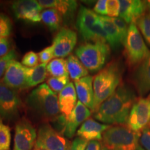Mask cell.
<instances>
[{
	"instance_id": "cell-39",
	"label": "cell",
	"mask_w": 150,
	"mask_h": 150,
	"mask_svg": "<svg viewBox=\"0 0 150 150\" xmlns=\"http://www.w3.org/2000/svg\"><path fill=\"white\" fill-rule=\"evenodd\" d=\"M94 12L102 16H107V0H99L95 4Z\"/></svg>"
},
{
	"instance_id": "cell-10",
	"label": "cell",
	"mask_w": 150,
	"mask_h": 150,
	"mask_svg": "<svg viewBox=\"0 0 150 150\" xmlns=\"http://www.w3.org/2000/svg\"><path fill=\"white\" fill-rule=\"evenodd\" d=\"M36 139V131L31 123L25 118L20 120L16 125L13 150H31Z\"/></svg>"
},
{
	"instance_id": "cell-7",
	"label": "cell",
	"mask_w": 150,
	"mask_h": 150,
	"mask_svg": "<svg viewBox=\"0 0 150 150\" xmlns=\"http://www.w3.org/2000/svg\"><path fill=\"white\" fill-rule=\"evenodd\" d=\"M70 143L61 133L49 123L40 127L37 134L35 149L45 150H68Z\"/></svg>"
},
{
	"instance_id": "cell-41",
	"label": "cell",
	"mask_w": 150,
	"mask_h": 150,
	"mask_svg": "<svg viewBox=\"0 0 150 150\" xmlns=\"http://www.w3.org/2000/svg\"><path fill=\"white\" fill-rule=\"evenodd\" d=\"M147 8L149 9V12H150V0L147 1Z\"/></svg>"
},
{
	"instance_id": "cell-16",
	"label": "cell",
	"mask_w": 150,
	"mask_h": 150,
	"mask_svg": "<svg viewBox=\"0 0 150 150\" xmlns=\"http://www.w3.org/2000/svg\"><path fill=\"white\" fill-rule=\"evenodd\" d=\"M93 79V76L88 75L74 81L75 89L79 101L88 108L92 112L94 110L95 104Z\"/></svg>"
},
{
	"instance_id": "cell-43",
	"label": "cell",
	"mask_w": 150,
	"mask_h": 150,
	"mask_svg": "<svg viewBox=\"0 0 150 150\" xmlns=\"http://www.w3.org/2000/svg\"><path fill=\"white\" fill-rule=\"evenodd\" d=\"M35 150H45V149H35Z\"/></svg>"
},
{
	"instance_id": "cell-21",
	"label": "cell",
	"mask_w": 150,
	"mask_h": 150,
	"mask_svg": "<svg viewBox=\"0 0 150 150\" xmlns=\"http://www.w3.org/2000/svg\"><path fill=\"white\" fill-rule=\"evenodd\" d=\"M135 85L140 95L143 96L150 91V54L140 63L134 76Z\"/></svg>"
},
{
	"instance_id": "cell-38",
	"label": "cell",
	"mask_w": 150,
	"mask_h": 150,
	"mask_svg": "<svg viewBox=\"0 0 150 150\" xmlns=\"http://www.w3.org/2000/svg\"><path fill=\"white\" fill-rule=\"evenodd\" d=\"M11 47V42L8 38H0V58L7 55L13 50Z\"/></svg>"
},
{
	"instance_id": "cell-31",
	"label": "cell",
	"mask_w": 150,
	"mask_h": 150,
	"mask_svg": "<svg viewBox=\"0 0 150 150\" xmlns=\"http://www.w3.org/2000/svg\"><path fill=\"white\" fill-rule=\"evenodd\" d=\"M112 19L115 24L116 27H117L118 32H119L120 36L121 44L123 45L125 41V39L127 38V33H128L129 26L127 25V22L123 19L120 18V17H117V18H112Z\"/></svg>"
},
{
	"instance_id": "cell-22",
	"label": "cell",
	"mask_w": 150,
	"mask_h": 150,
	"mask_svg": "<svg viewBox=\"0 0 150 150\" xmlns=\"http://www.w3.org/2000/svg\"><path fill=\"white\" fill-rule=\"evenodd\" d=\"M99 17L101 24L107 35L108 45L112 49L117 48L121 44L120 36L112 18L99 15Z\"/></svg>"
},
{
	"instance_id": "cell-18",
	"label": "cell",
	"mask_w": 150,
	"mask_h": 150,
	"mask_svg": "<svg viewBox=\"0 0 150 150\" xmlns=\"http://www.w3.org/2000/svg\"><path fill=\"white\" fill-rule=\"evenodd\" d=\"M99 21V15L91 9L81 6L76 18V26L83 40Z\"/></svg>"
},
{
	"instance_id": "cell-9",
	"label": "cell",
	"mask_w": 150,
	"mask_h": 150,
	"mask_svg": "<svg viewBox=\"0 0 150 150\" xmlns=\"http://www.w3.org/2000/svg\"><path fill=\"white\" fill-rule=\"evenodd\" d=\"M150 125V99L137 100L129 113L127 125L135 132L140 133Z\"/></svg>"
},
{
	"instance_id": "cell-23",
	"label": "cell",
	"mask_w": 150,
	"mask_h": 150,
	"mask_svg": "<svg viewBox=\"0 0 150 150\" xmlns=\"http://www.w3.org/2000/svg\"><path fill=\"white\" fill-rule=\"evenodd\" d=\"M27 81L25 88L36 86L46 79L47 75V64L40 63L33 67H27Z\"/></svg>"
},
{
	"instance_id": "cell-42",
	"label": "cell",
	"mask_w": 150,
	"mask_h": 150,
	"mask_svg": "<svg viewBox=\"0 0 150 150\" xmlns=\"http://www.w3.org/2000/svg\"><path fill=\"white\" fill-rule=\"evenodd\" d=\"M147 98H148V99H150V94H149V95H148Z\"/></svg>"
},
{
	"instance_id": "cell-35",
	"label": "cell",
	"mask_w": 150,
	"mask_h": 150,
	"mask_svg": "<svg viewBox=\"0 0 150 150\" xmlns=\"http://www.w3.org/2000/svg\"><path fill=\"white\" fill-rule=\"evenodd\" d=\"M39 61L40 63H45L47 64V63H50L52 61V59L54 57V47L52 45L47 47L42 51H40L38 53Z\"/></svg>"
},
{
	"instance_id": "cell-13",
	"label": "cell",
	"mask_w": 150,
	"mask_h": 150,
	"mask_svg": "<svg viewBox=\"0 0 150 150\" xmlns=\"http://www.w3.org/2000/svg\"><path fill=\"white\" fill-rule=\"evenodd\" d=\"M25 67L16 59L9 62L2 82L11 88L18 91L25 88L27 74Z\"/></svg>"
},
{
	"instance_id": "cell-36",
	"label": "cell",
	"mask_w": 150,
	"mask_h": 150,
	"mask_svg": "<svg viewBox=\"0 0 150 150\" xmlns=\"http://www.w3.org/2000/svg\"><path fill=\"white\" fill-rule=\"evenodd\" d=\"M139 141L145 150H150V129L146 128L139 133Z\"/></svg>"
},
{
	"instance_id": "cell-25",
	"label": "cell",
	"mask_w": 150,
	"mask_h": 150,
	"mask_svg": "<svg viewBox=\"0 0 150 150\" xmlns=\"http://www.w3.org/2000/svg\"><path fill=\"white\" fill-rule=\"evenodd\" d=\"M41 19L43 23L52 31L60 29L63 20L59 13L54 8H47L42 11Z\"/></svg>"
},
{
	"instance_id": "cell-28",
	"label": "cell",
	"mask_w": 150,
	"mask_h": 150,
	"mask_svg": "<svg viewBox=\"0 0 150 150\" xmlns=\"http://www.w3.org/2000/svg\"><path fill=\"white\" fill-rule=\"evenodd\" d=\"M136 24L146 42L150 46V12L145 13L142 15L137 20Z\"/></svg>"
},
{
	"instance_id": "cell-5",
	"label": "cell",
	"mask_w": 150,
	"mask_h": 150,
	"mask_svg": "<svg viewBox=\"0 0 150 150\" xmlns=\"http://www.w3.org/2000/svg\"><path fill=\"white\" fill-rule=\"evenodd\" d=\"M107 43L86 42L76 48L75 54L86 69L91 72H99L110 56Z\"/></svg>"
},
{
	"instance_id": "cell-32",
	"label": "cell",
	"mask_w": 150,
	"mask_h": 150,
	"mask_svg": "<svg viewBox=\"0 0 150 150\" xmlns=\"http://www.w3.org/2000/svg\"><path fill=\"white\" fill-rule=\"evenodd\" d=\"M16 57L17 53L16 50L13 49L7 55L0 58V79L4 75L9 62L12 61V60L16 59Z\"/></svg>"
},
{
	"instance_id": "cell-8",
	"label": "cell",
	"mask_w": 150,
	"mask_h": 150,
	"mask_svg": "<svg viewBox=\"0 0 150 150\" xmlns=\"http://www.w3.org/2000/svg\"><path fill=\"white\" fill-rule=\"evenodd\" d=\"M22 105L17 91L0 81V117L6 121L16 120L20 115Z\"/></svg>"
},
{
	"instance_id": "cell-17",
	"label": "cell",
	"mask_w": 150,
	"mask_h": 150,
	"mask_svg": "<svg viewBox=\"0 0 150 150\" xmlns=\"http://www.w3.org/2000/svg\"><path fill=\"white\" fill-rule=\"evenodd\" d=\"M110 127L108 125L99 123L93 118H88L78 129L76 135L88 142L94 140L99 141L102 140L103 134Z\"/></svg>"
},
{
	"instance_id": "cell-2",
	"label": "cell",
	"mask_w": 150,
	"mask_h": 150,
	"mask_svg": "<svg viewBox=\"0 0 150 150\" xmlns=\"http://www.w3.org/2000/svg\"><path fill=\"white\" fill-rule=\"evenodd\" d=\"M26 103L35 114L45 120L52 122L61 114L58 96L47 83L40 84L33 90Z\"/></svg>"
},
{
	"instance_id": "cell-1",
	"label": "cell",
	"mask_w": 150,
	"mask_h": 150,
	"mask_svg": "<svg viewBox=\"0 0 150 150\" xmlns=\"http://www.w3.org/2000/svg\"><path fill=\"white\" fill-rule=\"evenodd\" d=\"M136 101L134 91L129 86L120 85L99 106L94 117L105 125H126L131 108Z\"/></svg>"
},
{
	"instance_id": "cell-14",
	"label": "cell",
	"mask_w": 150,
	"mask_h": 150,
	"mask_svg": "<svg viewBox=\"0 0 150 150\" xmlns=\"http://www.w3.org/2000/svg\"><path fill=\"white\" fill-rule=\"evenodd\" d=\"M91 114V110L78 101L72 112L67 117V124L63 135L68 138H72L77 131L78 127L87 120Z\"/></svg>"
},
{
	"instance_id": "cell-40",
	"label": "cell",
	"mask_w": 150,
	"mask_h": 150,
	"mask_svg": "<svg viewBox=\"0 0 150 150\" xmlns=\"http://www.w3.org/2000/svg\"><path fill=\"white\" fill-rule=\"evenodd\" d=\"M86 150H110L103 144L102 142L97 141H90L87 146Z\"/></svg>"
},
{
	"instance_id": "cell-6",
	"label": "cell",
	"mask_w": 150,
	"mask_h": 150,
	"mask_svg": "<svg viewBox=\"0 0 150 150\" xmlns=\"http://www.w3.org/2000/svg\"><path fill=\"white\" fill-rule=\"evenodd\" d=\"M123 45L125 47V56L129 65L131 66L142 63L150 54V50L144 42L136 23L129 24Z\"/></svg>"
},
{
	"instance_id": "cell-4",
	"label": "cell",
	"mask_w": 150,
	"mask_h": 150,
	"mask_svg": "<svg viewBox=\"0 0 150 150\" xmlns=\"http://www.w3.org/2000/svg\"><path fill=\"white\" fill-rule=\"evenodd\" d=\"M139 136L127 125H115L103 134L102 142L110 150H145L140 145Z\"/></svg>"
},
{
	"instance_id": "cell-19",
	"label": "cell",
	"mask_w": 150,
	"mask_h": 150,
	"mask_svg": "<svg viewBox=\"0 0 150 150\" xmlns=\"http://www.w3.org/2000/svg\"><path fill=\"white\" fill-rule=\"evenodd\" d=\"M42 8H54L62 18L70 20L72 19L77 9V2L74 0H39Z\"/></svg>"
},
{
	"instance_id": "cell-37",
	"label": "cell",
	"mask_w": 150,
	"mask_h": 150,
	"mask_svg": "<svg viewBox=\"0 0 150 150\" xmlns=\"http://www.w3.org/2000/svg\"><path fill=\"white\" fill-rule=\"evenodd\" d=\"M88 141L81 137H76L71 142L68 150H86Z\"/></svg>"
},
{
	"instance_id": "cell-27",
	"label": "cell",
	"mask_w": 150,
	"mask_h": 150,
	"mask_svg": "<svg viewBox=\"0 0 150 150\" xmlns=\"http://www.w3.org/2000/svg\"><path fill=\"white\" fill-rule=\"evenodd\" d=\"M11 142V129L0 117V150H10Z\"/></svg>"
},
{
	"instance_id": "cell-11",
	"label": "cell",
	"mask_w": 150,
	"mask_h": 150,
	"mask_svg": "<svg viewBox=\"0 0 150 150\" xmlns=\"http://www.w3.org/2000/svg\"><path fill=\"white\" fill-rule=\"evenodd\" d=\"M11 9L18 20L30 23H38L42 21L41 13L42 8L35 0L14 1L11 4Z\"/></svg>"
},
{
	"instance_id": "cell-33",
	"label": "cell",
	"mask_w": 150,
	"mask_h": 150,
	"mask_svg": "<svg viewBox=\"0 0 150 150\" xmlns=\"http://www.w3.org/2000/svg\"><path fill=\"white\" fill-rule=\"evenodd\" d=\"M39 57L38 54L34 52H29L24 54L23 58L22 59V64L27 67H33L38 64Z\"/></svg>"
},
{
	"instance_id": "cell-26",
	"label": "cell",
	"mask_w": 150,
	"mask_h": 150,
	"mask_svg": "<svg viewBox=\"0 0 150 150\" xmlns=\"http://www.w3.org/2000/svg\"><path fill=\"white\" fill-rule=\"evenodd\" d=\"M47 70L49 74L55 77L69 76L66 60L63 59L57 58L52 60L47 65Z\"/></svg>"
},
{
	"instance_id": "cell-30",
	"label": "cell",
	"mask_w": 150,
	"mask_h": 150,
	"mask_svg": "<svg viewBox=\"0 0 150 150\" xmlns=\"http://www.w3.org/2000/svg\"><path fill=\"white\" fill-rule=\"evenodd\" d=\"M12 22L8 16L0 13V38H8L12 32Z\"/></svg>"
},
{
	"instance_id": "cell-24",
	"label": "cell",
	"mask_w": 150,
	"mask_h": 150,
	"mask_svg": "<svg viewBox=\"0 0 150 150\" xmlns=\"http://www.w3.org/2000/svg\"><path fill=\"white\" fill-rule=\"evenodd\" d=\"M66 62L69 76L72 80L77 81L88 76V70L76 56L70 54L66 59Z\"/></svg>"
},
{
	"instance_id": "cell-3",
	"label": "cell",
	"mask_w": 150,
	"mask_h": 150,
	"mask_svg": "<svg viewBox=\"0 0 150 150\" xmlns=\"http://www.w3.org/2000/svg\"><path fill=\"white\" fill-rule=\"evenodd\" d=\"M122 70L119 63L112 61L104 67L93 79V89L95 95L94 110L115 93L120 86Z\"/></svg>"
},
{
	"instance_id": "cell-20",
	"label": "cell",
	"mask_w": 150,
	"mask_h": 150,
	"mask_svg": "<svg viewBox=\"0 0 150 150\" xmlns=\"http://www.w3.org/2000/svg\"><path fill=\"white\" fill-rule=\"evenodd\" d=\"M59 104L61 113L68 117L77 104V95L74 83L70 82L59 93Z\"/></svg>"
},
{
	"instance_id": "cell-34",
	"label": "cell",
	"mask_w": 150,
	"mask_h": 150,
	"mask_svg": "<svg viewBox=\"0 0 150 150\" xmlns=\"http://www.w3.org/2000/svg\"><path fill=\"white\" fill-rule=\"evenodd\" d=\"M120 4L119 0H107V16L117 18L120 15Z\"/></svg>"
},
{
	"instance_id": "cell-15",
	"label": "cell",
	"mask_w": 150,
	"mask_h": 150,
	"mask_svg": "<svg viewBox=\"0 0 150 150\" xmlns=\"http://www.w3.org/2000/svg\"><path fill=\"white\" fill-rule=\"evenodd\" d=\"M120 4L119 17L127 24L136 23L148 8L147 1L140 0H120Z\"/></svg>"
},
{
	"instance_id": "cell-29",
	"label": "cell",
	"mask_w": 150,
	"mask_h": 150,
	"mask_svg": "<svg viewBox=\"0 0 150 150\" xmlns=\"http://www.w3.org/2000/svg\"><path fill=\"white\" fill-rule=\"evenodd\" d=\"M69 83H70L69 76H59V77L51 76L47 81V84L56 94L61 93Z\"/></svg>"
},
{
	"instance_id": "cell-44",
	"label": "cell",
	"mask_w": 150,
	"mask_h": 150,
	"mask_svg": "<svg viewBox=\"0 0 150 150\" xmlns=\"http://www.w3.org/2000/svg\"><path fill=\"white\" fill-rule=\"evenodd\" d=\"M0 4H1V1H0Z\"/></svg>"
},
{
	"instance_id": "cell-12",
	"label": "cell",
	"mask_w": 150,
	"mask_h": 150,
	"mask_svg": "<svg viewBox=\"0 0 150 150\" xmlns=\"http://www.w3.org/2000/svg\"><path fill=\"white\" fill-rule=\"evenodd\" d=\"M77 35L70 28L63 27L59 30L53 40L54 57L63 59L70 54L76 45Z\"/></svg>"
}]
</instances>
